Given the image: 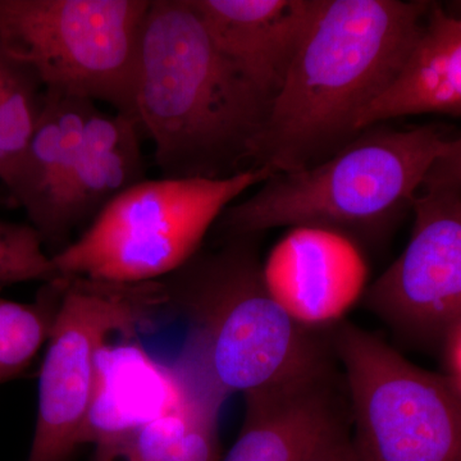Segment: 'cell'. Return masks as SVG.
I'll return each mask as SVG.
<instances>
[{"mask_svg": "<svg viewBox=\"0 0 461 461\" xmlns=\"http://www.w3.org/2000/svg\"><path fill=\"white\" fill-rule=\"evenodd\" d=\"M160 280L166 311L187 321L186 338L168 368L186 406L203 417L218 420L232 393L333 371L330 330L300 326L273 299L256 238L200 250Z\"/></svg>", "mask_w": 461, "mask_h": 461, "instance_id": "6da1fadb", "label": "cell"}, {"mask_svg": "<svg viewBox=\"0 0 461 461\" xmlns=\"http://www.w3.org/2000/svg\"><path fill=\"white\" fill-rule=\"evenodd\" d=\"M430 2L318 0L286 81L273 100L254 168H309L363 131L359 121L384 95L420 41Z\"/></svg>", "mask_w": 461, "mask_h": 461, "instance_id": "7a4b0ae2", "label": "cell"}, {"mask_svg": "<svg viewBox=\"0 0 461 461\" xmlns=\"http://www.w3.org/2000/svg\"><path fill=\"white\" fill-rule=\"evenodd\" d=\"M272 104L220 50L191 0H151L135 117L162 178L223 180L256 169Z\"/></svg>", "mask_w": 461, "mask_h": 461, "instance_id": "3957f363", "label": "cell"}, {"mask_svg": "<svg viewBox=\"0 0 461 461\" xmlns=\"http://www.w3.org/2000/svg\"><path fill=\"white\" fill-rule=\"evenodd\" d=\"M451 139L435 126L364 130L335 156L277 173L217 221L227 239L257 238L280 227L377 239L411 211L429 169Z\"/></svg>", "mask_w": 461, "mask_h": 461, "instance_id": "277c9868", "label": "cell"}, {"mask_svg": "<svg viewBox=\"0 0 461 461\" xmlns=\"http://www.w3.org/2000/svg\"><path fill=\"white\" fill-rule=\"evenodd\" d=\"M272 176L250 169L223 180L145 178L51 256L58 275L124 284L165 278L199 253L230 205Z\"/></svg>", "mask_w": 461, "mask_h": 461, "instance_id": "5b68a950", "label": "cell"}, {"mask_svg": "<svg viewBox=\"0 0 461 461\" xmlns=\"http://www.w3.org/2000/svg\"><path fill=\"white\" fill-rule=\"evenodd\" d=\"M150 5L151 0H0V41L32 67L45 90L107 103L135 117Z\"/></svg>", "mask_w": 461, "mask_h": 461, "instance_id": "8992f818", "label": "cell"}, {"mask_svg": "<svg viewBox=\"0 0 461 461\" xmlns=\"http://www.w3.org/2000/svg\"><path fill=\"white\" fill-rule=\"evenodd\" d=\"M359 461H461V393L353 323L330 329Z\"/></svg>", "mask_w": 461, "mask_h": 461, "instance_id": "52a82bcc", "label": "cell"}, {"mask_svg": "<svg viewBox=\"0 0 461 461\" xmlns=\"http://www.w3.org/2000/svg\"><path fill=\"white\" fill-rule=\"evenodd\" d=\"M39 377L38 414L26 461H68L95 387L99 351L114 333L133 338L166 311L162 280L124 284L65 277Z\"/></svg>", "mask_w": 461, "mask_h": 461, "instance_id": "ba28073f", "label": "cell"}, {"mask_svg": "<svg viewBox=\"0 0 461 461\" xmlns=\"http://www.w3.org/2000/svg\"><path fill=\"white\" fill-rule=\"evenodd\" d=\"M411 211L408 245L366 304L402 338L441 345L461 318V194L420 191Z\"/></svg>", "mask_w": 461, "mask_h": 461, "instance_id": "9c48e42d", "label": "cell"}, {"mask_svg": "<svg viewBox=\"0 0 461 461\" xmlns=\"http://www.w3.org/2000/svg\"><path fill=\"white\" fill-rule=\"evenodd\" d=\"M263 269L273 299L291 320L313 330L342 321L366 285L359 250L351 240L330 230H294Z\"/></svg>", "mask_w": 461, "mask_h": 461, "instance_id": "30bf717a", "label": "cell"}, {"mask_svg": "<svg viewBox=\"0 0 461 461\" xmlns=\"http://www.w3.org/2000/svg\"><path fill=\"white\" fill-rule=\"evenodd\" d=\"M230 62L276 99L311 26L318 0H191Z\"/></svg>", "mask_w": 461, "mask_h": 461, "instance_id": "8fae6325", "label": "cell"}, {"mask_svg": "<svg viewBox=\"0 0 461 461\" xmlns=\"http://www.w3.org/2000/svg\"><path fill=\"white\" fill-rule=\"evenodd\" d=\"M244 421L221 461H302L345 423L335 371L244 393Z\"/></svg>", "mask_w": 461, "mask_h": 461, "instance_id": "7c38bea8", "label": "cell"}, {"mask_svg": "<svg viewBox=\"0 0 461 461\" xmlns=\"http://www.w3.org/2000/svg\"><path fill=\"white\" fill-rule=\"evenodd\" d=\"M140 131L132 115L93 108L44 247L62 244L76 227L94 220L112 200L145 180Z\"/></svg>", "mask_w": 461, "mask_h": 461, "instance_id": "4fadbf2b", "label": "cell"}, {"mask_svg": "<svg viewBox=\"0 0 461 461\" xmlns=\"http://www.w3.org/2000/svg\"><path fill=\"white\" fill-rule=\"evenodd\" d=\"M186 406L166 364L138 344L123 341L99 351L95 387L81 445L111 444L149 421Z\"/></svg>", "mask_w": 461, "mask_h": 461, "instance_id": "5bb4252c", "label": "cell"}, {"mask_svg": "<svg viewBox=\"0 0 461 461\" xmlns=\"http://www.w3.org/2000/svg\"><path fill=\"white\" fill-rule=\"evenodd\" d=\"M427 113L461 115V14L435 3L402 74L364 112L359 130Z\"/></svg>", "mask_w": 461, "mask_h": 461, "instance_id": "9a60e30c", "label": "cell"}, {"mask_svg": "<svg viewBox=\"0 0 461 461\" xmlns=\"http://www.w3.org/2000/svg\"><path fill=\"white\" fill-rule=\"evenodd\" d=\"M93 100L45 90L44 107L25 156L5 189L25 209L42 244L80 148Z\"/></svg>", "mask_w": 461, "mask_h": 461, "instance_id": "2e32d148", "label": "cell"}, {"mask_svg": "<svg viewBox=\"0 0 461 461\" xmlns=\"http://www.w3.org/2000/svg\"><path fill=\"white\" fill-rule=\"evenodd\" d=\"M45 87L32 67L0 41V182L7 186L25 156L44 107Z\"/></svg>", "mask_w": 461, "mask_h": 461, "instance_id": "e0dca14e", "label": "cell"}, {"mask_svg": "<svg viewBox=\"0 0 461 461\" xmlns=\"http://www.w3.org/2000/svg\"><path fill=\"white\" fill-rule=\"evenodd\" d=\"M66 278L47 282L32 303L0 297V384L16 378L50 339Z\"/></svg>", "mask_w": 461, "mask_h": 461, "instance_id": "ac0fdd59", "label": "cell"}, {"mask_svg": "<svg viewBox=\"0 0 461 461\" xmlns=\"http://www.w3.org/2000/svg\"><path fill=\"white\" fill-rule=\"evenodd\" d=\"M117 442V441H114ZM147 461H221L218 420L189 406L167 412L120 439Z\"/></svg>", "mask_w": 461, "mask_h": 461, "instance_id": "d6986e66", "label": "cell"}, {"mask_svg": "<svg viewBox=\"0 0 461 461\" xmlns=\"http://www.w3.org/2000/svg\"><path fill=\"white\" fill-rule=\"evenodd\" d=\"M60 278L41 236L32 224L0 221V286Z\"/></svg>", "mask_w": 461, "mask_h": 461, "instance_id": "ffe728a7", "label": "cell"}, {"mask_svg": "<svg viewBox=\"0 0 461 461\" xmlns=\"http://www.w3.org/2000/svg\"><path fill=\"white\" fill-rule=\"evenodd\" d=\"M420 191H451L461 194V136L451 139L429 169Z\"/></svg>", "mask_w": 461, "mask_h": 461, "instance_id": "44dd1931", "label": "cell"}, {"mask_svg": "<svg viewBox=\"0 0 461 461\" xmlns=\"http://www.w3.org/2000/svg\"><path fill=\"white\" fill-rule=\"evenodd\" d=\"M302 461H359L346 421L324 436Z\"/></svg>", "mask_w": 461, "mask_h": 461, "instance_id": "7402d4cb", "label": "cell"}, {"mask_svg": "<svg viewBox=\"0 0 461 461\" xmlns=\"http://www.w3.org/2000/svg\"><path fill=\"white\" fill-rule=\"evenodd\" d=\"M441 346L444 351L445 377L461 393V318L446 333Z\"/></svg>", "mask_w": 461, "mask_h": 461, "instance_id": "603a6c76", "label": "cell"}, {"mask_svg": "<svg viewBox=\"0 0 461 461\" xmlns=\"http://www.w3.org/2000/svg\"><path fill=\"white\" fill-rule=\"evenodd\" d=\"M93 461H147L127 447L123 442H111V444L98 445L94 454Z\"/></svg>", "mask_w": 461, "mask_h": 461, "instance_id": "cb8c5ba5", "label": "cell"}]
</instances>
